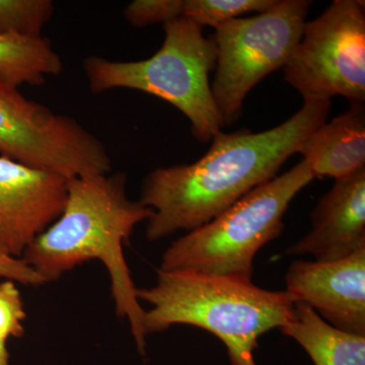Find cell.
Listing matches in <instances>:
<instances>
[{
    "mask_svg": "<svg viewBox=\"0 0 365 365\" xmlns=\"http://www.w3.org/2000/svg\"><path fill=\"white\" fill-rule=\"evenodd\" d=\"M275 0H184L182 16L201 26L217 29L245 14H260Z\"/></svg>",
    "mask_w": 365,
    "mask_h": 365,
    "instance_id": "2e32d148",
    "label": "cell"
},
{
    "mask_svg": "<svg viewBox=\"0 0 365 365\" xmlns=\"http://www.w3.org/2000/svg\"><path fill=\"white\" fill-rule=\"evenodd\" d=\"M184 0H134L125 7L126 21L135 28L169 23L182 18Z\"/></svg>",
    "mask_w": 365,
    "mask_h": 365,
    "instance_id": "e0dca14e",
    "label": "cell"
},
{
    "mask_svg": "<svg viewBox=\"0 0 365 365\" xmlns=\"http://www.w3.org/2000/svg\"><path fill=\"white\" fill-rule=\"evenodd\" d=\"M283 71L304 101L341 96L365 102L364 0H334L321 16L306 21Z\"/></svg>",
    "mask_w": 365,
    "mask_h": 365,
    "instance_id": "ba28073f",
    "label": "cell"
},
{
    "mask_svg": "<svg viewBox=\"0 0 365 365\" xmlns=\"http://www.w3.org/2000/svg\"><path fill=\"white\" fill-rule=\"evenodd\" d=\"M314 179L307 163L257 187L222 215L186 232L163 255L162 271H188L252 281L254 260L282 234L295 196Z\"/></svg>",
    "mask_w": 365,
    "mask_h": 365,
    "instance_id": "5b68a950",
    "label": "cell"
},
{
    "mask_svg": "<svg viewBox=\"0 0 365 365\" xmlns=\"http://www.w3.org/2000/svg\"><path fill=\"white\" fill-rule=\"evenodd\" d=\"M0 155L69 180L111 172L104 144L73 118L0 79Z\"/></svg>",
    "mask_w": 365,
    "mask_h": 365,
    "instance_id": "52a82bcc",
    "label": "cell"
},
{
    "mask_svg": "<svg viewBox=\"0 0 365 365\" xmlns=\"http://www.w3.org/2000/svg\"><path fill=\"white\" fill-rule=\"evenodd\" d=\"M330 109L331 101H304L297 114L270 130L220 132L197 162L153 170L139 198L153 211L146 220V239L157 242L202 227L277 177L302 141L327 121Z\"/></svg>",
    "mask_w": 365,
    "mask_h": 365,
    "instance_id": "6da1fadb",
    "label": "cell"
},
{
    "mask_svg": "<svg viewBox=\"0 0 365 365\" xmlns=\"http://www.w3.org/2000/svg\"><path fill=\"white\" fill-rule=\"evenodd\" d=\"M280 331L297 341L314 365H365V336L331 326L306 304L294 302V316Z\"/></svg>",
    "mask_w": 365,
    "mask_h": 365,
    "instance_id": "4fadbf2b",
    "label": "cell"
},
{
    "mask_svg": "<svg viewBox=\"0 0 365 365\" xmlns=\"http://www.w3.org/2000/svg\"><path fill=\"white\" fill-rule=\"evenodd\" d=\"M136 297L150 306L144 321L148 335L174 325L198 327L222 341L230 365H257L259 338L280 330L294 311L287 290L272 292L250 280L188 271L158 270L155 284L137 288Z\"/></svg>",
    "mask_w": 365,
    "mask_h": 365,
    "instance_id": "3957f363",
    "label": "cell"
},
{
    "mask_svg": "<svg viewBox=\"0 0 365 365\" xmlns=\"http://www.w3.org/2000/svg\"><path fill=\"white\" fill-rule=\"evenodd\" d=\"M0 278L24 285L39 287L45 281L21 257L14 256L0 242Z\"/></svg>",
    "mask_w": 365,
    "mask_h": 365,
    "instance_id": "d6986e66",
    "label": "cell"
},
{
    "mask_svg": "<svg viewBox=\"0 0 365 365\" xmlns=\"http://www.w3.org/2000/svg\"><path fill=\"white\" fill-rule=\"evenodd\" d=\"M311 220L309 234L287 248V255H312L316 262H333L364 249L365 168L336 180Z\"/></svg>",
    "mask_w": 365,
    "mask_h": 365,
    "instance_id": "8fae6325",
    "label": "cell"
},
{
    "mask_svg": "<svg viewBox=\"0 0 365 365\" xmlns=\"http://www.w3.org/2000/svg\"><path fill=\"white\" fill-rule=\"evenodd\" d=\"M26 318L23 299L13 280L0 281V337L21 338L25 335Z\"/></svg>",
    "mask_w": 365,
    "mask_h": 365,
    "instance_id": "ac0fdd59",
    "label": "cell"
},
{
    "mask_svg": "<svg viewBox=\"0 0 365 365\" xmlns=\"http://www.w3.org/2000/svg\"><path fill=\"white\" fill-rule=\"evenodd\" d=\"M153 213L140 201L129 198L124 173L72 178L61 215L21 256L45 283L58 280L86 262H102L111 280L117 316L129 322L141 355H145L148 336L146 309L137 299L124 246L136 225Z\"/></svg>",
    "mask_w": 365,
    "mask_h": 365,
    "instance_id": "7a4b0ae2",
    "label": "cell"
},
{
    "mask_svg": "<svg viewBox=\"0 0 365 365\" xmlns=\"http://www.w3.org/2000/svg\"><path fill=\"white\" fill-rule=\"evenodd\" d=\"M311 4L309 0H275L256 16L215 29L211 38L217 57L211 91L225 126L241 117L250 91L287 63L302 38Z\"/></svg>",
    "mask_w": 365,
    "mask_h": 365,
    "instance_id": "8992f818",
    "label": "cell"
},
{
    "mask_svg": "<svg viewBox=\"0 0 365 365\" xmlns=\"http://www.w3.org/2000/svg\"><path fill=\"white\" fill-rule=\"evenodd\" d=\"M297 153L314 178L337 180L364 169V102L350 103L347 111L319 125L302 141Z\"/></svg>",
    "mask_w": 365,
    "mask_h": 365,
    "instance_id": "7c38bea8",
    "label": "cell"
},
{
    "mask_svg": "<svg viewBox=\"0 0 365 365\" xmlns=\"http://www.w3.org/2000/svg\"><path fill=\"white\" fill-rule=\"evenodd\" d=\"M287 292L331 326L365 336V248L333 262L297 260L285 274Z\"/></svg>",
    "mask_w": 365,
    "mask_h": 365,
    "instance_id": "30bf717a",
    "label": "cell"
},
{
    "mask_svg": "<svg viewBox=\"0 0 365 365\" xmlns=\"http://www.w3.org/2000/svg\"><path fill=\"white\" fill-rule=\"evenodd\" d=\"M62 69L61 57L47 38L0 35V79L9 85L42 86Z\"/></svg>",
    "mask_w": 365,
    "mask_h": 365,
    "instance_id": "5bb4252c",
    "label": "cell"
},
{
    "mask_svg": "<svg viewBox=\"0 0 365 365\" xmlns=\"http://www.w3.org/2000/svg\"><path fill=\"white\" fill-rule=\"evenodd\" d=\"M53 14L51 0H0V35L40 37Z\"/></svg>",
    "mask_w": 365,
    "mask_h": 365,
    "instance_id": "9a60e30c",
    "label": "cell"
},
{
    "mask_svg": "<svg viewBox=\"0 0 365 365\" xmlns=\"http://www.w3.org/2000/svg\"><path fill=\"white\" fill-rule=\"evenodd\" d=\"M163 30L162 47L150 58H86L88 88L93 93L128 88L162 98L186 116L199 143H209L225 127L209 83L217 57L215 41L204 37L202 28L184 16L165 23Z\"/></svg>",
    "mask_w": 365,
    "mask_h": 365,
    "instance_id": "277c9868",
    "label": "cell"
},
{
    "mask_svg": "<svg viewBox=\"0 0 365 365\" xmlns=\"http://www.w3.org/2000/svg\"><path fill=\"white\" fill-rule=\"evenodd\" d=\"M0 365H11V356L6 347V340L0 337Z\"/></svg>",
    "mask_w": 365,
    "mask_h": 365,
    "instance_id": "ffe728a7",
    "label": "cell"
},
{
    "mask_svg": "<svg viewBox=\"0 0 365 365\" xmlns=\"http://www.w3.org/2000/svg\"><path fill=\"white\" fill-rule=\"evenodd\" d=\"M66 178L0 155V242L21 257L63 211Z\"/></svg>",
    "mask_w": 365,
    "mask_h": 365,
    "instance_id": "9c48e42d",
    "label": "cell"
}]
</instances>
